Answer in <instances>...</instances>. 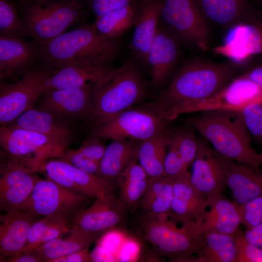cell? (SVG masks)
<instances>
[{
	"mask_svg": "<svg viewBox=\"0 0 262 262\" xmlns=\"http://www.w3.org/2000/svg\"><path fill=\"white\" fill-rule=\"evenodd\" d=\"M243 69L232 62L191 59L177 70L153 106L168 121L184 107L205 100L239 75Z\"/></svg>",
	"mask_w": 262,
	"mask_h": 262,
	"instance_id": "cell-1",
	"label": "cell"
},
{
	"mask_svg": "<svg viewBox=\"0 0 262 262\" xmlns=\"http://www.w3.org/2000/svg\"><path fill=\"white\" fill-rule=\"evenodd\" d=\"M39 45L40 60L44 66L51 69L85 64H110L119 49L117 39L101 35L94 23L80 26Z\"/></svg>",
	"mask_w": 262,
	"mask_h": 262,
	"instance_id": "cell-2",
	"label": "cell"
},
{
	"mask_svg": "<svg viewBox=\"0 0 262 262\" xmlns=\"http://www.w3.org/2000/svg\"><path fill=\"white\" fill-rule=\"evenodd\" d=\"M190 123L221 156L261 168L260 154L252 147L251 136L237 111H202L190 118Z\"/></svg>",
	"mask_w": 262,
	"mask_h": 262,
	"instance_id": "cell-3",
	"label": "cell"
},
{
	"mask_svg": "<svg viewBox=\"0 0 262 262\" xmlns=\"http://www.w3.org/2000/svg\"><path fill=\"white\" fill-rule=\"evenodd\" d=\"M147 92L146 82L137 64L126 60L93 84L86 117L94 128L97 127L141 101Z\"/></svg>",
	"mask_w": 262,
	"mask_h": 262,
	"instance_id": "cell-4",
	"label": "cell"
},
{
	"mask_svg": "<svg viewBox=\"0 0 262 262\" xmlns=\"http://www.w3.org/2000/svg\"><path fill=\"white\" fill-rule=\"evenodd\" d=\"M181 222L182 226L179 228L171 219L161 220L143 215L140 224L142 236L171 260L197 262L200 234L194 220Z\"/></svg>",
	"mask_w": 262,
	"mask_h": 262,
	"instance_id": "cell-5",
	"label": "cell"
},
{
	"mask_svg": "<svg viewBox=\"0 0 262 262\" xmlns=\"http://www.w3.org/2000/svg\"><path fill=\"white\" fill-rule=\"evenodd\" d=\"M23 12L28 35L39 44L64 33L83 15L81 1L75 0L28 1L25 3Z\"/></svg>",
	"mask_w": 262,
	"mask_h": 262,
	"instance_id": "cell-6",
	"label": "cell"
},
{
	"mask_svg": "<svg viewBox=\"0 0 262 262\" xmlns=\"http://www.w3.org/2000/svg\"><path fill=\"white\" fill-rule=\"evenodd\" d=\"M211 50L214 55L227 58L243 70L262 59V9L253 5L226 30L221 44Z\"/></svg>",
	"mask_w": 262,
	"mask_h": 262,
	"instance_id": "cell-7",
	"label": "cell"
},
{
	"mask_svg": "<svg viewBox=\"0 0 262 262\" xmlns=\"http://www.w3.org/2000/svg\"><path fill=\"white\" fill-rule=\"evenodd\" d=\"M160 21L180 44L206 51L209 24L194 0H160Z\"/></svg>",
	"mask_w": 262,
	"mask_h": 262,
	"instance_id": "cell-8",
	"label": "cell"
},
{
	"mask_svg": "<svg viewBox=\"0 0 262 262\" xmlns=\"http://www.w3.org/2000/svg\"><path fill=\"white\" fill-rule=\"evenodd\" d=\"M89 197L47 178H39L33 191L19 210L39 216L57 215L73 217Z\"/></svg>",
	"mask_w": 262,
	"mask_h": 262,
	"instance_id": "cell-9",
	"label": "cell"
},
{
	"mask_svg": "<svg viewBox=\"0 0 262 262\" xmlns=\"http://www.w3.org/2000/svg\"><path fill=\"white\" fill-rule=\"evenodd\" d=\"M0 145L10 157L33 171L40 170L47 158H59L65 151L39 132L7 126H0Z\"/></svg>",
	"mask_w": 262,
	"mask_h": 262,
	"instance_id": "cell-10",
	"label": "cell"
},
{
	"mask_svg": "<svg viewBox=\"0 0 262 262\" xmlns=\"http://www.w3.org/2000/svg\"><path fill=\"white\" fill-rule=\"evenodd\" d=\"M131 108L94 128L93 136L142 141L166 128L168 121L153 106L148 109Z\"/></svg>",
	"mask_w": 262,
	"mask_h": 262,
	"instance_id": "cell-11",
	"label": "cell"
},
{
	"mask_svg": "<svg viewBox=\"0 0 262 262\" xmlns=\"http://www.w3.org/2000/svg\"><path fill=\"white\" fill-rule=\"evenodd\" d=\"M53 70L45 66L30 70L16 83L1 84L0 125L5 126L33 108L45 91L46 82Z\"/></svg>",
	"mask_w": 262,
	"mask_h": 262,
	"instance_id": "cell-12",
	"label": "cell"
},
{
	"mask_svg": "<svg viewBox=\"0 0 262 262\" xmlns=\"http://www.w3.org/2000/svg\"><path fill=\"white\" fill-rule=\"evenodd\" d=\"M40 170L47 178L90 198H107L115 196V185L97 175L84 172L59 159L45 161Z\"/></svg>",
	"mask_w": 262,
	"mask_h": 262,
	"instance_id": "cell-13",
	"label": "cell"
},
{
	"mask_svg": "<svg viewBox=\"0 0 262 262\" xmlns=\"http://www.w3.org/2000/svg\"><path fill=\"white\" fill-rule=\"evenodd\" d=\"M190 180L207 199L222 195L227 187L222 156L210 147L205 139H198Z\"/></svg>",
	"mask_w": 262,
	"mask_h": 262,
	"instance_id": "cell-14",
	"label": "cell"
},
{
	"mask_svg": "<svg viewBox=\"0 0 262 262\" xmlns=\"http://www.w3.org/2000/svg\"><path fill=\"white\" fill-rule=\"evenodd\" d=\"M33 171L11 157L1 163L0 207L4 213L19 210L31 195L39 178Z\"/></svg>",
	"mask_w": 262,
	"mask_h": 262,
	"instance_id": "cell-15",
	"label": "cell"
},
{
	"mask_svg": "<svg viewBox=\"0 0 262 262\" xmlns=\"http://www.w3.org/2000/svg\"><path fill=\"white\" fill-rule=\"evenodd\" d=\"M262 99V87L238 75L211 97L183 108L180 115L210 110L237 111Z\"/></svg>",
	"mask_w": 262,
	"mask_h": 262,
	"instance_id": "cell-16",
	"label": "cell"
},
{
	"mask_svg": "<svg viewBox=\"0 0 262 262\" xmlns=\"http://www.w3.org/2000/svg\"><path fill=\"white\" fill-rule=\"evenodd\" d=\"M126 212L115 195L97 198L91 206L75 214L69 224V229L105 233L122 223Z\"/></svg>",
	"mask_w": 262,
	"mask_h": 262,
	"instance_id": "cell-17",
	"label": "cell"
},
{
	"mask_svg": "<svg viewBox=\"0 0 262 262\" xmlns=\"http://www.w3.org/2000/svg\"><path fill=\"white\" fill-rule=\"evenodd\" d=\"M160 0H143L138 4L130 44L136 64L148 68V53L156 35L160 19Z\"/></svg>",
	"mask_w": 262,
	"mask_h": 262,
	"instance_id": "cell-18",
	"label": "cell"
},
{
	"mask_svg": "<svg viewBox=\"0 0 262 262\" xmlns=\"http://www.w3.org/2000/svg\"><path fill=\"white\" fill-rule=\"evenodd\" d=\"M180 46L176 39L159 21L147 58L153 85L161 86L169 78L179 61Z\"/></svg>",
	"mask_w": 262,
	"mask_h": 262,
	"instance_id": "cell-19",
	"label": "cell"
},
{
	"mask_svg": "<svg viewBox=\"0 0 262 262\" xmlns=\"http://www.w3.org/2000/svg\"><path fill=\"white\" fill-rule=\"evenodd\" d=\"M207 201L209 210H206L194 220L199 233L236 234L241 224L238 205L222 195Z\"/></svg>",
	"mask_w": 262,
	"mask_h": 262,
	"instance_id": "cell-20",
	"label": "cell"
},
{
	"mask_svg": "<svg viewBox=\"0 0 262 262\" xmlns=\"http://www.w3.org/2000/svg\"><path fill=\"white\" fill-rule=\"evenodd\" d=\"M40 216L17 210L0 215V262L21 253L33 224Z\"/></svg>",
	"mask_w": 262,
	"mask_h": 262,
	"instance_id": "cell-21",
	"label": "cell"
},
{
	"mask_svg": "<svg viewBox=\"0 0 262 262\" xmlns=\"http://www.w3.org/2000/svg\"><path fill=\"white\" fill-rule=\"evenodd\" d=\"M39 45L21 38L0 35V76L14 78L22 76L39 57Z\"/></svg>",
	"mask_w": 262,
	"mask_h": 262,
	"instance_id": "cell-22",
	"label": "cell"
},
{
	"mask_svg": "<svg viewBox=\"0 0 262 262\" xmlns=\"http://www.w3.org/2000/svg\"><path fill=\"white\" fill-rule=\"evenodd\" d=\"M93 84L77 88L46 91L41 95V109L61 117L87 115Z\"/></svg>",
	"mask_w": 262,
	"mask_h": 262,
	"instance_id": "cell-23",
	"label": "cell"
},
{
	"mask_svg": "<svg viewBox=\"0 0 262 262\" xmlns=\"http://www.w3.org/2000/svg\"><path fill=\"white\" fill-rule=\"evenodd\" d=\"M226 183L233 201L238 205L262 196V170L222 156Z\"/></svg>",
	"mask_w": 262,
	"mask_h": 262,
	"instance_id": "cell-24",
	"label": "cell"
},
{
	"mask_svg": "<svg viewBox=\"0 0 262 262\" xmlns=\"http://www.w3.org/2000/svg\"><path fill=\"white\" fill-rule=\"evenodd\" d=\"M173 179V195L169 218L176 222L195 220L206 210L207 199L192 183L188 171Z\"/></svg>",
	"mask_w": 262,
	"mask_h": 262,
	"instance_id": "cell-25",
	"label": "cell"
},
{
	"mask_svg": "<svg viewBox=\"0 0 262 262\" xmlns=\"http://www.w3.org/2000/svg\"><path fill=\"white\" fill-rule=\"evenodd\" d=\"M10 123L6 126L27 129L46 136L64 150L72 140L69 127L59 117L42 109L32 108Z\"/></svg>",
	"mask_w": 262,
	"mask_h": 262,
	"instance_id": "cell-26",
	"label": "cell"
},
{
	"mask_svg": "<svg viewBox=\"0 0 262 262\" xmlns=\"http://www.w3.org/2000/svg\"><path fill=\"white\" fill-rule=\"evenodd\" d=\"M114 69L110 64H85L52 69L46 80L45 91L81 88L94 84Z\"/></svg>",
	"mask_w": 262,
	"mask_h": 262,
	"instance_id": "cell-27",
	"label": "cell"
},
{
	"mask_svg": "<svg viewBox=\"0 0 262 262\" xmlns=\"http://www.w3.org/2000/svg\"><path fill=\"white\" fill-rule=\"evenodd\" d=\"M209 23L226 30L245 16L253 6L249 0H194Z\"/></svg>",
	"mask_w": 262,
	"mask_h": 262,
	"instance_id": "cell-28",
	"label": "cell"
},
{
	"mask_svg": "<svg viewBox=\"0 0 262 262\" xmlns=\"http://www.w3.org/2000/svg\"><path fill=\"white\" fill-rule=\"evenodd\" d=\"M103 233L70 229L67 237L56 238L35 247L31 251L36 254L44 262H52L58 258L89 247Z\"/></svg>",
	"mask_w": 262,
	"mask_h": 262,
	"instance_id": "cell-29",
	"label": "cell"
},
{
	"mask_svg": "<svg viewBox=\"0 0 262 262\" xmlns=\"http://www.w3.org/2000/svg\"><path fill=\"white\" fill-rule=\"evenodd\" d=\"M150 179L137 159L133 160L118 176L115 182L120 189L118 199L126 211L138 206Z\"/></svg>",
	"mask_w": 262,
	"mask_h": 262,
	"instance_id": "cell-30",
	"label": "cell"
},
{
	"mask_svg": "<svg viewBox=\"0 0 262 262\" xmlns=\"http://www.w3.org/2000/svg\"><path fill=\"white\" fill-rule=\"evenodd\" d=\"M138 145L132 140H115L106 147L100 163L98 176L115 186L116 179L134 159H137Z\"/></svg>",
	"mask_w": 262,
	"mask_h": 262,
	"instance_id": "cell-31",
	"label": "cell"
},
{
	"mask_svg": "<svg viewBox=\"0 0 262 262\" xmlns=\"http://www.w3.org/2000/svg\"><path fill=\"white\" fill-rule=\"evenodd\" d=\"M169 140V131L164 129L138 145L137 159L150 178L164 175Z\"/></svg>",
	"mask_w": 262,
	"mask_h": 262,
	"instance_id": "cell-32",
	"label": "cell"
},
{
	"mask_svg": "<svg viewBox=\"0 0 262 262\" xmlns=\"http://www.w3.org/2000/svg\"><path fill=\"white\" fill-rule=\"evenodd\" d=\"M173 180L164 175L150 178L138 204L143 215L168 214L173 195Z\"/></svg>",
	"mask_w": 262,
	"mask_h": 262,
	"instance_id": "cell-33",
	"label": "cell"
},
{
	"mask_svg": "<svg viewBox=\"0 0 262 262\" xmlns=\"http://www.w3.org/2000/svg\"><path fill=\"white\" fill-rule=\"evenodd\" d=\"M236 235L217 232L200 234L197 262H235Z\"/></svg>",
	"mask_w": 262,
	"mask_h": 262,
	"instance_id": "cell-34",
	"label": "cell"
},
{
	"mask_svg": "<svg viewBox=\"0 0 262 262\" xmlns=\"http://www.w3.org/2000/svg\"><path fill=\"white\" fill-rule=\"evenodd\" d=\"M138 4L114 9L96 17L94 25L98 32L110 39H117L133 25Z\"/></svg>",
	"mask_w": 262,
	"mask_h": 262,
	"instance_id": "cell-35",
	"label": "cell"
},
{
	"mask_svg": "<svg viewBox=\"0 0 262 262\" xmlns=\"http://www.w3.org/2000/svg\"><path fill=\"white\" fill-rule=\"evenodd\" d=\"M0 34L21 38L28 35L23 20L18 16L15 6L8 0H0Z\"/></svg>",
	"mask_w": 262,
	"mask_h": 262,
	"instance_id": "cell-36",
	"label": "cell"
},
{
	"mask_svg": "<svg viewBox=\"0 0 262 262\" xmlns=\"http://www.w3.org/2000/svg\"><path fill=\"white\" fill-rule=\"evenodd\" d=\"M175 142L182 160L188 168L192 165L197 150L198 139L192 129L187 128L169 131Z\"/></svg>",
	"mask_w": 262,
	"mask_h": 262,
	"instance_id": "cell-37",
	"label": "cell"
},
{
	"mask_svg": "<svg viewBox=\"0 0 262 262\" xmlns=\"http://www.w3.org/2000/svg\"><path fill=\"white\" fill-rule=\"evenodd\" d=\"M251 136L262 146V99L237 111Z\"/></svg>",
	"mask_w": 262,
	"mask_h": 262,
	"instance_id": "cell-38",
	"label": "cell"
},
{
	"mask_svg": "<svg viewBox=\"0 0 262 262\" xmlns=\"http://www.w3.org/2000/svg\"><path fill=\"white\" fill-rule=\"evenodd\" d=\"M67 218L57 215H49L44 216L35 222L31 228L26 243L21 252L32 251L38 246L51 226Z\"/></svg>",
	"mask_w": 262,
	"mask_h": 262,
	"instance_id": "cell-39",
	"label": "cell"
},
{
	"mask_svg": "<svg viewBox=\"0 0 262 262\" xmlns=\"http://www.w3.org/2000/svg\"><path fill=\"white\" fill-rule=\"evenodd\" d=\"M235 241V262H262V248L249 242L244 231L236 234Z\"/></svg>",
	"mask_w": 262,
	"mask_h": 262,
	"instance_id": "cell-40",
	"label": "cell"
},
{
	"mask_svg": "<svg viewBox=\"0 0 262 262\" xmlns=\"http://www.w3.org/2000/svg\"><path fill=\"white\" fill-rule=\"evenodd\" d=\"M168 149L164 162V175L174 179L187 172L188 170L175 142L170 134Z\"/></svg>",
	"mask_w": 262,
	"mask_h": 262,
	"instance_id": "cell-41",
	"label": "cell"
},
{
	"mask_svg": "<svg viewBox=\"0 0 262 262\" xmlns=\"http://www.w3.org/2000/svg\"><path fill=\"white\" fill-rule=\"evenodd\" d=\"M238 209L241 224L246 229H251L262 223V196L238 205Z\"/></svg>",
	"mask_w": 262,
	"mask_h": 262,
	"instance_id": "cell-42",
	"label": "cell"
},
{
	"mask_svg": "<svg viewBox=\"0 0 262 262\" xmlns=\"http://www.w3.org/2000/svg\"><path fill=\"white\" fill-rule=\"evenodd\" d=\"M59 158L84 172L98 176L100 163L82 157L73 149L65 151Z\"/></svg>",
	"mask_w": 262,
	"mask_h": 262,
	"instance_id": "cell-43",
	"label": "cell"
},
{
	"mask_svg": "<svg viewBox=\"0 0 262 262\" xmlns=\"http://www.w3.org/2000/svg\"><path fill=\"white\" fill-rule=\"evenodd\" d=\"M106 147L100 138L93 136L84 142L81 147L73 150L82 157L100 163Z\"/></svg>",
	"mask_w": 262,
	"mask_h": 262,
	"instance_id": "cell-44",
	"label": "cell"
},
{
	"mask_svg": "<svg viewBox=\"0 0 262 262\" xmlns=\"http://www.w3.org/2000/svg\"><path fill=\"white\" fill-rule=\"evenodd\" d=\"M137 3V0H89V7L96 17L114 9Z\"/></svg>",
	"mask_w": 262,
	"mask_h": 262,
	"instance_id": "cell-45",
	"label": "cell"
},
{
	"mask_svg": "<svg viewBox=\"0 0 262 262\" xmlns=\"http://www.w3.org/2000/svg\"><path fill=\"white\" fill-rule=\"evenodd\" d=\"M262 87V58L259 59L245 68L239 75Z\"/></svg>",
	"mask_w": 262,
	"mask_h": 262,
	"instance_id": "cell-46",
	"label": "cell"
},
{
	"mask_svg": "<svg viewBox=\"0 0 262 262\" xmlns=\"http://www.w3.org/2000/svg\"><path fill=\"white\" fill-rule=\"evenodd\" d=\"M89 247L58 258L52 262H93Z\"/></svg>",
	"mask_w": 262,
	"mask_h": 262,
	"instance_id": "cell-47",
	"label": "cell"
},
{
	"mask_svg": "<svg viewBox=\"0 0 262 262\" xmlns=\"http://www.w3.org/2000/svg\"><path fill=\"white\" fill-rule=\"evenodd\" d=\"M246 239L253 244L262 248V223L244 231Z\"/></svg>",
	"mask_w": 262,
	"mask_h": 262,
	"instance_id": "cell-48",
	"label": "cell"
},
{
	"mask_svg": "<svg viewBox=\"0 0 262 262\" xmlns=\"http://www.w3.org/2000/svg\"><path fill=\"white\" fill-rule=\"evenodd\" d=\"M10 262H42L43 260L33 251L24 252L9 258Z\"/></svg>",
	"mask_w": 262,
	"mask_h": 262,
	"instance_id": "cell-49",
	"label": "cell"
},
{
	"mask_svg": "<svg viewBox=\"0 0 262 262\" xmlns=\"http://www.w3.org/2000/svg\"><path fill=\"white\" fill-rule=\"evenodd\" d=\"M34 0H27V2H28V1H34ZM75 0L81 1V0Z\"/></svg>",
	"mask_w": 262,
	"mask_h": 262,
	"instance_id": "cell-50",
	"label": "cell"
},
{
	"mask_svg": "<svg viewBox=\"0 0 262 262\" xmlns=\"http://www.w3.org/2000/svg\"><path fill=\"white\" fill-rule=\"evenodd\" d=\"M260 154L261 159H262V151Z\"/></svg>",
	"mask_w": 262,
	"mask_h": 262,
	"instance_id": "cell-51",
	"label": "cell"
},
{
	"mask_svg": "<svg viewBox=\"0 0 262 262\" xmlns=\"http://www.w3.org/2000/svg\"><path fill=\"white\" fill-rule=\"evenodd\" d=\"M260 1H261V4L262 5V0H260ZM261 8L262 9V7Z\"/></svg>",
	"mask_w": 262,
	"mask_h": 262,
	"instance_id": "cell-52",
	"label": "cell"
}]
</instances>
